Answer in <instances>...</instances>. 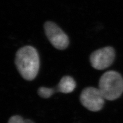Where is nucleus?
<instances>
[{
    "mask_svg": "<svg viewBox=\"0 0 123 123\" xmlns=\"http://www.w3.org/2000/svg\"><path fill=\"white\" fill-rule=\"evenodd\" d=\"M15 64L23 79L29 81L34 80L40 68L39 55L36 48L26 46L19 49L15 55Z\"/></svg>",
    "mask_w": 123,
    "mask_h": 123,
    "instance_id": "obj_1",
    "label": "nucleus"
},
{
    "mask_svg": "<svg viewBox=\"0 0 123 123\" xmlns=\"http://www.w3.org/2000/svg\"><path fill=\"white\" fill-rule=\"evenodd\" d=\"M98 89L105 99L114 101L123 93V78L118 72L111 70L104 73L99 79Z\"/></svg>",
    "mask_w": 123,
    "mask_h": 123,
    "instance_id": "obj_2",
    "label": "nucleus"
},
{
    "mask_svg": "<svg viewBox=\"0 0 123 123\" xmlns=\"http://www.w3.org/2000/svg\"><path fill=\"white\" fill-rule=\"evenodd\" d=\"M80 98L82 105L93 112L102 109L105 99L98 88L92 87L85 88L80 93Z\"/></svg>",
    "mask_w": 123,
    "mask_h": 123,
    "instance_id": "obj_3",
    "label": "nucleus"
},
{
    "mask_svg": "<svg viewBox=\"0 0 123 123\" xmlns=\"http://www.w3.org/2000/svg\"><path fill=\"white\" fill-rule=\"evenodd\" d=\"M44 27L46 37L54 47L59 50H64L68 47V37L55 23L46 22Z\"/></svg>",
    "mask_w": 123,
    "mask_h": 123,
    "instance_id": "obj_4",
    "label": "nucleus"
},
{
    "mask_svg": "<svg viewBox=\"0 0 123 123\" xmlns=\"http://www.w3.org/2000/svg\"><path fill=\"white\" fill-rule=\"evenodd\" d=\"M115 52L113 47L108 46L94 51L90 56L92 67L102 70L110 67L115 60Z\"/></svg>",
    "mask_w": 123,
    "mask_h": 123,
    "instance_id": "obj_5",
    "label": "nucleus"
},
{
    "mask_svg": "<svg viewBox=\"0 0 123 123\" xmlns=\"http://www.w3.org/2000/svg\"><path fill=\"white\" fill-rule=\"evenodd\" d=\"M76 87L74 80L70 76H64L60 80L56 88V92L63 93H70L74 91Z\"/></svg>",
    "mask_w": 123,
    "mask_h": 123,
    "instance_id": "obj_6",
    "label": "nucleus"
},
{
    "mask_svg": "<svg viewBox=\"0 0 123 123\" xmlns=\"http://www.w3.org/2000/svg\"><path fill=\"white\" fill-rule=\"evenodd\" d=\"M55 92H56V88L41 87L38 88L37 93L42 98H48L51 97Z\"/></svg>",
    "mask_w": 123,
    "mask_h": 123,
    "instance_id": "obj_7",
    "label": "nucleus"
},
{
    "mask_svg": "<svg viewBox=\"0 0 123 123\" xmlns=\"http://www.w3.org/2000/svg\"><path fill=\"white\" fill-rule=\"evenodd\" d=\"M8 123H34L30 120H24L22 117L19 115H14L11 117Z\"/></svg>",
    "mask_w": 123,
    "mask_h": 123,
    "instance_id": "obj_8",
    "label": "nucleus"
}]
</instances>
